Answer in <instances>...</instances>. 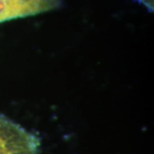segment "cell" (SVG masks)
Wrapping results in <instances>:
<instances>
[{"mask_svg":"<svg viewBox=\"0 0 154 154\" xmlns=\"http://www.w3.org/2000/svg\"><path fill=\"white\" fill-rule=\"evenodd\" d=\"M140 3L143 4L148 8L150 11L153 10V0H138Z\"/></svg>","mask_w":154,"mask_h":154,"instance_id":"cell-3","label":"cell"},{"mask_svg":"<svg viewBox=\"0 0 154 154\" xmlns=\"http://www.w3.org/2000/svg\"><path fill=\"white\" fill-rule=\"evenodd\" d=\"M60 0H0V23L54 9Z\"/></svg>","mask_w":154,"mask_h":154,"instance_id":"cell-2","label":"cell"},{"mask_svg":"<svg viewBox=\"0 0 154 154\" xmlns=\"http://www.w3.org/2000/svg\"><path fill=\"white\" fill-rule=\"evenodd\" d=\"M39 146L33 134L0 114V154H38Z\"/></svg>","mask_w":154,"mask_h":154,"instance_id":"cell-1","label":"cell"}]
</instances>
